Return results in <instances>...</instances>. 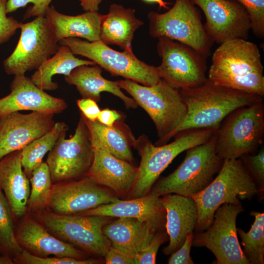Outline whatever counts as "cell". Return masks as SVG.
Wrapping results in <instances>:
<instances>
[{
  "label": "cell",
  "instance_id": "cell-1",
  "mask_svg": "<svg viewBox=\"0 0 264 264\" xmlns=\"http://www.w3.org/2000/svg\"><path fill=\"white\" fill-rule=\"evenodd\" d=\"M207 79L218 86L263 97L264 76L258 47L239 38L220 44L213 53Z\"/></svg>",
  "mask_w": 264,
  "mask_h": 264
},
{
  "label": "cell",
  "instance_id": "cell-2",
  "mask_svg": "<svg viewBox=\"0 0 264 264\" xmlns=\"http://www.w3.org/2000/svg\"><path fill=\"white\" fill-rule=\"evenodd\" d=\"M187 107L181 123L168 136L192 129H218L223 119L236 109L249 105L263 97L215 85L208 79L194 88L179 89Z\"/></svg>",
  "mask_w": 264,
  "mask_h": 264
},
{
  "label": "cell",
  "instance_id": "cell-3",
  "mask_svg": "<svg viewBox=\"0 0 264 264\" xmlns=\"http://www.w3.org/2000/svg\"><path fill=\"white\" fill-rule=\"evenodd\" d=\"M258 193L255 181L240 158L223 160L217 176L204 189L191 197L198 209L195 231L197 233L208 229L221 205L238 203L240 199L250 200Z\"/></svg>",
  "mask_w": 264,
  "mask_h": 264
},
{
  "label": "cell",
  "instance_id": "cell-4",
  "mask_svg": "<svg viewBox=\"0 0 264 264\" xmlns=\"http://www.w3.org/2000/svg\"><path fill=\"white\" fill-rule=\"evenodd\" d=\"M217 129H198L180 132L170 143L154 145L145 135L135 139L132 147L141 157L140 165L128 199L148 194L160 175L179 154L209 140Z\"/></svg>",
  "mask_w": 264,
  "mask_h": 264
},
{
  "label": "cell",
  "instance_id": "cell-5",
  "mask_svg": "<svg viewBox=\"0 0 264 264\" xmlns=\"http://www.w3.org/2000/svg\"><path fill=\"white\" fill-rule=\"evenodd\" d=\"M116 82L154 122L159 138L155 145L166 144L168 136L181 123L187 113V107L179 89L161 78L149 86L126 79Z\"/></svg>",
  "mask_w": 264,
  "mask_h": 264
},
{
  "label": "cell",
  "instance_id": "cell-6",
  "mask_svg": "<svg viewBox=\"0 0 264 264\" xmlns=\"http://www.w3.org/2000/svg\"><path fill=\"white\" fill-rule=\"evenodd\" d=\"M216 133L206 142L187 150L180 165L159 180L151 191L159 197L176 194L191 197L204 189L223 162L215 152Z\"/></svg>",
  "mask_w": 264,
  "mask_h": 264
},
{
  "label": "cell",
  "instance_id": "cell-7",
  "mask_svg": "<svg viewBox=\"0 0 264 264\" xmlns=\"http://www.w3.org/2000/svg\"><path fill=\"white\" fill-rule=\"evenodd\" d=\"M264 136L263 97L230 112L217 130L215 150L222 159H233L253 153Z\"/></svg>",
  "mask_w": 264,
  "mask_h": 264
},
{
  "label": "cell",
  "instance_id": "cell-8",
  "mask_svg": "<svg viewBox=\"0 0 264 264\" xmlns=\"http://www.w3.org/2000/svg\"><path fill=\"white\" fill-rule=\"evenodd\" d=\"M149 33L153 38L166 37L187 45L208 57L214 43L206 33L199 11L191 0H175L163 13L151 11Z\"/></svg>",
  "mask_w": 264,
  "mask_h": 264
},
{
  "label": "cell",
  "instance_id": "cell-9",
  "mask_svg": "<svg viewBox=\"0 0 264 264\" xmlns=\"http://www.w3.org/2000/svg\"><path fill=\"white\" fill-rule=\"evenodd\" d=\"M67 46L75 55L85 57L109 71L144 86H152L160 79L157 66L149 65L139 59L132 49L118 51L101 40L89 42L79 38H67L59 42Z\"/></svg>",
  "mask_w": 264,
  "mask_h": 264
},
{
  "label": "cell",
  "instance_id": "cell-10",
  "mask_svg": "<svg viewBox=\"0 0 264 264\" xmlns=\"http://www.w3.org/2000/svg\"><path fill=\"white\" fill-rule=\"evenodd\" d=\"M112 218L49 212L40 215L39 219L42 224L58 239L79 247L88 254L104 257L111 243L102 229Z\"/></svg>",
  "mask_w": 264,
  "mask_h": 264
},
{
  "label": "cell",
  "instance_id": "cell-11",
  "mask_svg": "<svg viewBox=\"0 0 264 264\" xmlns=\"http://www.w3.org/2000/svg\"><path fill=\"white\" fill-rule=\"evenodd\" d=\"M20 29L21 35L15 48L3 62L8 75H24L38 69L60 46L44 16L21 22Z\"/></svg>",
  "mask_w": 264,
  "mask_h": 264
},
{
  "label": "cell",
  "instance_id": "cell-12",
  "mask_svg": "<svg viewBox=\"0 0 264 264\" xmlns=\"http://www.w3.org/2000/svg\"><path fill=\"white\" fill-rule=\"evenodd\" d=\"M157 39V51L162 61L157 68L161 79L178 89L196 87L207 81L206 57L173 40Z\"/></svg>",
  "mask_w": 264,
  "mask_h": 264
},
{
  "label": "cell",
  "instance_id": "cell-13",
  "mask_svg": "<svg viewBox=\"0 0 264 264\" xmlns=\"http://www.w3.org/2000/svg\"><path fill=\"white\" fill-rule=\"evenodd\" d=\"M93 154L89 132L81 114L74 134L68 139L63 134L48 154L46 162L53 183L86 176Z\"/></svg>",
  "mask_w": 264,
  "mask_h": 264
},
{
  "label": "cell",
  "instance_id": "cell-14",
  "mask_svg": "<svg viewBox=\"0 0 264 264\" xmlns=\"http://www.w3.org/2000/svg\"><path fill=\"white\" fill-rule=\"evenodd\" d=\"M243 211L241 202L221 205L215 212L211 225L194 234L192 245L209 249L216 257L217 264H249L237 232L236 219Z\"/></svg>",
  "mask_w": 264,
  "mask_h": 264
},
{
  "label": "cell",
  "instance_id": "cell-15",
  "mask_svg": "<svg viewBox=\"0 0 264 264\" xmlns=\"http://www.w3.org/2000/svg\"><path fill=\"white\" fill-rule=\"evenodd\" d=\"M203 11L205 30L213 43L234 39L247 40L251 30L249 15L236 0H191Z\"/></svg>",
  "mask_w": 264,
  "mask_h": 264
},
{
  "label": "cell",
  "instance_id": "cell-16",
  "mask_svg": "<svg viewBox=\"0 0 264 264\" xmlns=\"http://www.w3.org/2000/svg\"><path fill=\"white\" fill-rule=\"evenodd\" d=\"M118 199L111 190L86 176L78 180L53 184L47 207L57 214L73 215Z\"/></svg>",
  "mask_w": 264,
  "mask_h": 264
},
{
  "label": "cell",
  "instance_id": "cell-17",
  "mask_svg": "<svg viewBox=\"0 0 264 264\" xmlns=\"http://www.w3.org/2000/svg\"><path fill=\"white\" fill-rule=\"evenodd\" d=\"M54 116L37 111L0 116V159L50 131L56 123Z\"/></svg>",
  "mask_w": 264,
  "mask_h": 264
},
{
  "label": "cell",
  "instance_id": "cell-18",
  "mask_svg": "<svg viewBox=\"0 0 264 264\" xmlns=\"http://www.w3.org/2000/svg\"><path fill=\"white\" fill-rule=\"evenodd\" d=\"M10 92L0 98V116L21 110L56 114L67 108L65 100L47 93L24 75L14 76Z\"/></svg>",
  "mask_w": 264,
  "mask_h": 264
},
{
  "label": "cell",
  "instance_id": "cell-19",
  "mask_svg": "<svg viewBox=\"0 0 264 264\" xmlns=\"http://www.w3.org/2000/svg\"><path fill=\"white\" fill-rule=\"evenodd\" d=\"M92 145L93 158L86 176L111 190L117 196L128 197L134 184L137 167L114 156L98 143Z\"/></svg>",
  "mask_w": 264,
  "mask_h": 264
},
{
  "label": "cell",
  "instance_id": "cell-20",
  "mask_svg": "<svg viewBox=\"0 0 264 264\" xmlns=\"http://www.w3.org/2000/svg\"><path fill=\"white\" fill-rule=\"evenodd\" d=\"M159 201L166 211L165 228L170 240L163 252L169 255L180 248L187 235L195 230L198 209L193 198L176 194L161 196Z\"/></svg>",
  "mask_w": 264,
  "mask_h": 264
},
{
  "label": "cell",
  "instance_id": "cell-21",
  "mask_svg": "<svg viewBox=\"0 0 264 264\" xmlns=\"http://www.w3.org/2000/svg\"><path fill=\"white\" fill-rule=\"evenodd\" d=\"M77 214L136 218L150 222L159 229H163L166 224L165 209L159 201V197L151 191L141 197L118 199Z\"/></svg>",
  "mask_w": 264,
  "mask_h": 264
},
{
  "label": "cell",
  "instance_id": "cell-22",
  "mask_svg": "<svg viewBox=\"0 0 264 264\" xmlns=\"http://www.w3.org/2000/svg\"><path fill=\"white\" fill-rule=\"evenodd\" d=\"M15 234L22 249L35 256L84 259L83 251L51 235L42 224L32 219L24 220Z\"/></svg>",
  "mask_w": 264,
  "mask_h": 264
},
{
  "label": "cell",
  "instance_id": "cell-23",
  "mask_svg": "<svg viewBox=\"0 0 264 264\" xmlns=\"http://www.w3.org/2000/svg\"><path fill=\"white\" fill-rule=\"evenodd\" d=\"M160 230L150 222L133 218H118L102 229L112 247L133 258Z\"/></svg>",
  "mask_w": 264,
  "mask_h": 264
},
{
  "label": "cell",
  "instance_id": "cell-24",
  "mask_svg": "<svg viewBox=\"0 0 264 264\" xmlns=\"http://www.w3.org/2000/svg\"><path fill=\"white\" fill-rule=\"evenodd\" d=\"M22 168L21 150L0 159V189L17 217L25 214L30 192L29 181Z\"/></svg>",
  "mask_w": 264,
  "mask_h": 264
},
{
  "label": "cell",
  "instance_id": "cell-25",
  "mask_svg": "<svg viewBox=\"0 0 264 264\" xmlns=\"http://www.w3.org/2000/svg\"><path fill=\"white\" fill-rule=\"evenodd\" d=\"M103 14L85 11L76 16L67 15L49 6L44 15L57 41L67 38H82L89 42L100 40Z\"/></svg>",
  "mask_w": 264,
  "mask_h": 264
},
{
  "label": "cell",
  "instance_id": "cell-26",
  "mask_svg": "<svg viewBox=\"0 0 264 264\" xmlns=\"http://www.w3.org/2000/svg\"><path fill=\"white\" fill-rule=\"evenodd\" d=\"M102 71V68L97 65H83L76 67L64 79L67 84L76 87L83 98L98 102L101 93L106 91L121 99L127 109H135L138 105L134 99L123 92L116 81L104 78Z\"/></svg>",
  "mask_w": 264,
  "mask_h": 264
},
{
  "label": "cell",
  "instance_id": "cell-27",
  "mask_svg": "<svg viewBox=\"0 0 264 264\" xmlns=\"http://www.w3.org/2000/svg\"><path fill=\"white\" fill-rule=\"evenodd\" d=\"M143 22L135 15V10L112 4L104 15L101 23L100 40L107 44H114L124 49H132L135 31Z\"/></svg>",
  "mask_w": 264,
  "mask_h": 264
},
{
  "label": "cell",
  "instance_id": "cell-28",
  "mask_svg": "<svg viewBox=\"0 0 264 264\" xmlns=\"http://www.w3.org/2000/svg\"><path fill=\"white\" fill-rule=\"evenodd\" d=\"M82 114L89 132L92 143H98L118 158L132 163L134 160L131 147L135 139L132 133L120 120L112 127L91 121Z\"/></svg>",
  "mask_w": 264,
  "mask_h": 264
},
{
  "label": "cell",
  "instance_id": "cell-29",
  "mask_svg": "<svg viewBox=\"0 0 264 264\" xmlns=\"http://www.w3.org/2000/svg\"><path fill=\"white\" fill-rule=\"evenodd\" d=\"M95 65L96 64L91 60L76 57L67 46L60 45L55 54L44 62L30 78L41 89L53 90L58 88V84L52 80L54 75L62 74L64 76H67L78 66Z\"/></svg>",
  "mask_w": 264,
  "mask_h": 264
},
{
  "label": "cell",
  "instance_id": "cell-30",
  "mask_svg": "<svg viewBox=\"0 0 264 264\" xmlns=\"http://www.w3.org/2000/svg\"><path fill=\"white\" fill-rule=\"evenodd\" d=\"M68 129L65 122H56L50 131L33 141L21 150L22 164L28 177H30L32 171L43 162L46 154L52 150L63 134H66Z\"/></svg>",
  "mask_w": 264,
  "mask_h": 264
},
{
  "label": "cell",
  "instance_id": "cell-31",
  "mask_svg": "<svg viewBox=\"0 0 264 264\" xmlns=\"http://www.w3.org/2000/svg\"><path fill=\"white\" fill-rule=\"evenodd\" d=\"M255 220L248 232L237 228L241 239L242 252L249 264H264V214L252 211Z\"/></svg>",
  "mask_w": 264,
  "mask_h": 264
},
{
  "label": "cell",
  "instance_id": "cell-32",
  "mask_svg": "<svg viewBox=\"0 0 264 264\" xmlns=\"http://www.w3.org/2000/svg\"><path fill=\"white\" fill-rule=\"evenodd\" d=\"M31 190L27 206L33 212L47 207L53 187L50 172L46 162H42L32 172Z\"/></svg>",
  "mask_w": 264,
  "mask_h": 264
},
{
  "label": "cell",
  "instance_id": "cell-33",
  "mask_svg": "<svg viewBox=\"0 0 264 264\" xmlns=\"http://www.w3.org/2000/svg\"><path fill=\"white\" fill-rule=\"evenodd\" d=\"M13 215L10 204L0 189V245L6 252L16 257L23 249L17 240Z\"/></svg>",
  "mask_w": 264,
  "mask_h": 264
},
{
  "label": "cell",
  "instance_id": "cell-34",
  "mask_svg": "<svg viewBox=\"0 0 264 264\" xmlns=\"http://www.w3.org/2000/svg\"><path fill=\"white\" fill-rule=\"evenodd\" d=\"M17 262L25 264H95L100 261L95 259H80L69 257H40L23 249L15 257Z\"/></svg>",
  "mask_w": 264,
  "mask_h": 264
},
{
  "label": "cell",
  "instance_id": "cell-35",
  "mask_svg": "<svg viewBox=\"0 0 264 264\" xmlns=\"http://www.w3.org/2000/svg\"><path fill=\"white\" fill-rule=\"evenodd\" d=\"M246 10L250 20L251 30L260 39L264 37V0H236Z\"/></svg>",
  "mask_w": 264,
  "mask_h": 264
},
{
  "label": "cell",
  "instance_id": "cell-36",
  "mask_svg": "<svg viewBox=\"0 0 264 264\" xmlns=\"http://www.w3.org/2000/svg\"><path fill=\"white\" fill-rule=\"evenodd\" d=\"M242 161L248 172L255 181L259 190L262 194L264 188V147H262L256 154H250L242 156Z\"/></svg>",
  "mask_w": 264,
  "mask_h": 264
},
{
  "label": "cell",
  "instance_id": "cell-37",
  "mask_svg": "<svg viewBox=\"0 0 264 264\" xmlns=\"http://www.w3.org/2000/svg\"><path fill=\"white\" fill-rule=\"evenodd\" d=\"M52 0H7L6 2L7 14L13 12L20 8L25 6L30 3L29 7L23 16L24 20L31 17H44L46 11L50 6Z\"/></svg>",
  "mask_w": 264,
  "mask_h": 264
},
{
  "label": "cell",
  "instance_id": "cell-38",
  "mask_svg": "<svg viewBox=\"0 0 264 264\" xmlns=\"http://www.w3.org/2000/svg\"><path fill=\"white\" fill-rule=\"evenodd\" d=\"M167 235L164 229L157 231L150 243L134 256V264H155L157 251L160 245L167 240Z\"/></svg>",
  "mask_w": 264,
  "mask_h": 264
},
{
  "label": "cell",
  "instance_id": "cell-39",
  "mask_svg": "<svg viewBox=\"0 0 264 264\" xmlns=\"http://www.w3.org/2000/svg\"><path fill=\"white\" fill-rule=\"evenodd\" d=\"M7 0H0V45L7 41L20 29L21 22L12 17H8L6 12Z\"/></svg>",
  "mask_w": 264,
  "mask_h": 264
},
{
  "label": "cell",
  "instance_id": "cell-40",
  "mask_svg": "<svg viewBox=\"0 0 264 264\" xmlns=\"http://www.w3.org/2000/svg\"><path fill=\"white\" fill-rule=\"evenodd\" d=\"M193 237V232H190L187 235L181 246L171 254V256L168 260L169 264H194L190 255Z\"/></svg>",
  "mask_w": 264,
  "mask_h": 264
},
{
  "label": "cell",
  "instance_id": "cell-41",
  "mask_svg": "<svg viewBox=\"0 0 264 264\" xmlns=\"http://www.w3.org/2000/svg\"><path fill=\"white\" fill-rule=\"evenodd\" d=\"M81 113L87 119L94 121L97 120L100 110L94 100L88 98H82L76 101Z\"/></svg>",
  "mask_w": 264,
  "mask_h": 264
},
{
  "label": "cell",
  "instance_id": "cell-42",
  "mask_svg": "<svg viewBox=\"0 0 264 264\" xmlns=\"http://www.w3.org/2000/svg\"><path fill=\"white\" fill-rule=\"evenodd\" d=\"M107 264H134V258L112 247L109 248L104 256Z\"/></svg>",
  "mask_w": 264,
  "mask_h": 264
},
{
  "label": "cell",
  "instance_id": "cell-43",
  "mask_svg": "<svg viewBox=\"0 0 264 264\" xmlns=\"http://www.w3.org/2000/svg\"><path fill=\"white\" fill-rule=\"evenodd\" d=\"M121 118L122 115L119 112L106 108L100 110L97 120L102 124L112 127L117 121L121 120Z\"/></svg>",
  "mask_w": 264,
  "mask_h": 264
},
{
  "label": "cell",
  "instance_id": "cell-44",
  "mask_svg": "<svg viewBox=\"0 0 264 264\" xmlns=\"http://www.w3.org/2000/svg\"><path fill=\"white\" fill-rule=\"evenodd\" d=\"M85 11H98L102 0H78Z\"/></svg>",
  "mask_w": 264,
  "mask_h": 264
},
{
  "label": "cell",
  "instance_id": "cell-45",
  "mask_svg": "<svg viewBox=\"0 0 264 264\" xmlns=\"http://www.w3.org/2000/svg\"><path fill=\"white\" fill-rule=\"evenodd\" d=\"M145 2L148 3H157L159 8H163L168 10L169 7L168 5L171 4L170 2H168L164 1L163 0H142Z\"/></svg>",
  "mask_w": 264,
  "mask_h": 264
},
{
  "label": "cell",
  "instance_id": "cell-46",
  "mask_svg": "<svg viewBox=\"0 0 264 264\" xmlns=\"http://www.w3.org/2000/svg\"><path fill=\"white\" fill-rule=\"evenodd\" d=\"M0 264H12V261L10 259L5 255H1L0 252Z\"/></svg>",
  "mask_w": 264,
  "mask_h": 264
}]
</instances>
